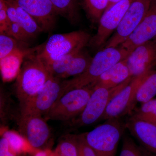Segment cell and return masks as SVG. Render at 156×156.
Wrapping results in <instances>:
<instances>
[{
    "label": "cell",
    "mask_w": 156,
    "mask_h": 156,
    "mask_svg": "<svg viewBox=\"0 0 156 156\" xmlns=\"http://www.w3.org/2000/svg\"><path fill=\"white\" fill-rule=\"evenodd\" d=\"M38 51L26 57L16 78L15 93L20 105L35 95L51 76Z\"/></svg>",
    "instance_id": "6da1fadb"
},
{
    "label": "cell",
    "mask_w": 156,
    "mask_h": 156,
    "mask_svg": "<svg viewBox=\"0 0 156 156\" xmlns=\"http://www.w3.org/2000/svg\"><path fill=\"white\" fill-rule=\"evenodd\" d=\"M130 53L119 46L105 48L92 58L89 67L80 75L66 80L65 93L73 89L87 87L95 82L102 74L123 59Z\"/></svg>",
    "instance_id": "7a4b0ae2"
},
{
    "label": "cell",
    "mask_w": 156,
    "mask_h": 156,
    "mask_svg": "<svg viewBox=\"0 0 156 156\" xmlns=\"http://www.w3.org/2000/svg\"><path fill=\"white\" fill-rule=\"evenodd\" d=\"M91 39L89 34L82 30L55 34L44 43L37 55L48 65L71 53L83 50Z\"/></svg>",
    "instance_id": "3957f363"
},
{
    "label": "cell",
    "mask_w": 156,
    "mask_h": 156,
    "mask_svg": "<svg viewBox=\"0 0 156 156\" xmlns=\"http://www.w3.org/2000/svg\"><path fill=\"white\" fill-rule=\"evenodd\" d=\"M126 122L109 119L92 131L84 133L87 143L97 156H115L119 142L125 134Z\"/></svg>",
    "instance_id": "277c9868"
},
{
    "label": "cell",
    "mask_w": 156,
    "mask_h": 156,
    "mask_svg": "<svg viewBox=\"0 0 156 156\" xmlns=\"http://www.w3.org/2000/svg\"><path fill=\"white\" fill-rule=\"evenodd\" d=\"M94 90L91 84L68 91L56 101L44 118L46 121H72L83 111Z\"/></svg>",
    "instance_id": "5b68a950"
},
{
    "label": "cell",
    "mask_w": 156,
    "mask_h": 156,
    "mask_svg": "<svg viewBox=\"0 0 156 156\" xmlns=\"http://www.w3.org/2000/svg\"><path fill=\"white\" fill-rule=\"evenodd\" d=\"M132 77L117 87L111 89L94 87L86 107L72 122L73 125L81 127L92 125L101 120L111 101L131 81Z\"/></svg>",
    "instance_id": "8992f818"
},
{
    "label": "cell",
    "mask_w": 156,
    "mask_h": 156,
    "mask_svg": "<svg viewBox=\"0 0 156 156\" xmlns=\"http://www.w3.org/2000/svg\"><path fill=\"white\" fill-rule=\"evenodd\" d=\"M66 80L51 75L35 95L20 105V113L45 116L65 93Z\"/></svg>",
    "instance_id": "52a82bcc"
},
{
    "label": "cell",
    "mask_w": 156,
    "mask_h": 156,
    "mask_svg": "<svg viewBox=\"0 0 156 156\" xmlns=\"http://www.w3.org/2000/svg\"><path fill=\"white\" fill-rule=\"evenodd\" d=\"M150 71L132 77L130 83L111 101L101 120L122 118L131 114L137 102V91Z\"/></svg>",
    "instance_id": "ba28073f"
},
{
    "label": "cell",
    "mask_w": 156,
    "mask_h": 156,
    "mask_svg": "<svg viewBox=\"0 0 156 156\" xmlns=\"http://www.w3.org/2000/svg\"><path fill=\"white\" fill-rule=\"evenodd\" d=\"M152 0H134L105 48L119 47L131 34L142 21L150 8Z\"/></svg>",
    "instance_id": "9c48e42d"
},
{
    "label": "cell",
    "mask_w": 156,
    "mask_h": 156,
    "mask_svg": "<svg viewBox=\"0 0 156 156\" xmlns=\"http://www.w3.org/2000/svg\"><path fill=\"white\" fill-rule=\"evenodd\" d=\"M42 116L20 113L18 121L20 134L37 150H44L50 137V130Z\"/></svg>",
    "instance_id": "30bf717a"
},
{
    "label": "cell",
    "mask_w": 156,
    "mask_h": 156,
    "mask_svg": "<svg viewBox=\"0 0 156 156\" xmlns=\"http://www.w3.org/2000/svg\"><path fill=\"white\" fill-rule=\"evenodd\" d=\"M134 0H122L105 11L98 22L97 32L89 44L95 48L104 44L118 28L129 6Z\"/></svg>",
    "instance_id": "8fae6325"
},
{
    "label": "cell",
    "mask_w": 156,
    "mask_h": 156,
    "mask_svg": "<svg viewBox=\"0 0 156 156\" xmlns=\"http://www.w3.org/2000/svg\"><path fill=\"white\" fill-rule=\"evenodd\" d=\"M35 20L43 31L52 30L58 15L50 0H14Z\"/></svg>",
    "instance_id": "7c38bea8"
},
{
    "label": "cell",
    "mask_w": 156,
    "mask_h": 156,
    "mask_svg": "<svg viewBox=\"0 0 156 156\" xmlns=\"http://www.w3.org/2000/svg\"><path fill=\"white\" fill-rule=\"evenodd\" d=\"M126 60L131 77L154 70L156 66V42L152 40L136 47Z\"/></svg>",
    "instance_id": "4fadbf2b"
},
{
    "label": "cell",
    "mask_w": 156,
    "mask_h": 156,
    "mask_svg": "<svg viewBox=\"0 0 156 156\" xmlns=\"http://www.w3.org/2000/svg\"><path fill=\"white\" fill-rule=\"evenodd\" d=\"M156 37V0L136 29L119 46L131 53L136 47Z\"/></svg>",
    "instance_id": "5bb4252c"
},
{
    "label": "cell",
    "mask_w": 156,
    "mask_h": 156,
    "mask_svg": "<svg viewBox=\"0 0 156 156\" xmlns=\"http://www.w3.org/2000/svg\"><path fill=\"white\" fill-rule=\"evenodd\" d=\"M126 129L138 144L156 156V126L130 115L126 121Z\"/></svg>",
    "instance_id": "9a60e30c"
},
{
    "label": "cell",
    "mask_w": 156,
    "mask_h": 156,
    "mask_svg": "<svg viewBox=\"0 0 156 156\" xmlns=\"http://www.w3.org/2000/svg\"><path fill=\"white\" fill-rule=\"evenodd\" d=\"M43 45L33 48L21 47L0 59V70L3 82L8 83L16 79L26 57L38 51Z\"/></svg>",
    "instance_id": "2e32d148"
},
{
    "label": "cell",
    "mask_w": 156,
    "mask_h": 156,
    "mask_svg": "<svg viewBox=\"0 0 156 156\" xmlns=\"http://www.w3.org/2000/svg\"><path fill=\"white\" fill-rule=\"evenodd\" d=\"M131 77L126 58L102 74L92 85L95 88L111 89L119 86Z\"/></svg>",
    "instance_id": "e0dca14e"
},
{
    "label": "cell",
    "mask_w": 156,
    "mask_h": 156,
    "mask_svg": "<svg viewBox=\"0 0 156 156\" xmlns=\"http://www.w3.org/2000/svg\"><path fill=\"white\" fill-rule=\"evenodd\" d=\"M2 136L7 139L11 149L19 156L27 154L33 155L39 151L33 147L21 134L14 131H5Z\"/></svg>",
    "instance_id": "ac0fdd59"
},
{
    "label": "cell",
    "mask_w": 156,
    "mask_h": 156,
    "mask_svg": "<svg viewBox=\"0 0 156 156\" xmlns=\"http://www.w3.org/2000/svg\"><path fill=\"white\" fill-rule=\"evenodd\" d=\"M58 15H61L72 24L79 19L78 0H50Z\"/></svg>",
    "instance_id": "d6986e66"
},
{
    "label": "cell",
    "mask_w": 156,
    "mask_h": 156,
    "mask_svg": "<svg viewBox=\"0 0 156 156\" xmlns=\"http://www.w3.org/2000/svg\"><path fill=\"white\" fill-rule=\"evenodd\" d=\"M156 95V71L153 70L139 87L136 94V101L140 103H145L153 99Z\"/></svg>",
    "instance_id": "ffe728a7"
},
{
    "label": "cell",
    "mask_w": 156,
    "mask_h": 156,
    "mask_svg": "<svg viewBox=\"0 0 156 156\" xmlns=\"http://www.w3.org/2000/svg\"><path fill=\"white\" fill-rule=\"evenodd\" d=\"M15 2V1H14ZM16 4L18 17V23L21 26L32 39L43 31L34 19L24 11L23 9Z\"/></svg>",
    "instance_id": "44dd1931"
},
{
    "label": "cell",
    "mask_w": 156,
    "mask_h": 156,
    "mask_svg": "<svg viewBox=\"0 0 156 156\" xmlns=\"http://www.w3.org/2000/svg\"><path fill=\"white\" fill-rule=\"evenodd\" d=\"M109 0H82L84 9L89 19L93 23H98L106 10Z\"/></svg>",
    "instance_id": "7402d4cb"
},
{
    "label": "cell",
    "mask_w": 156,
    "mask_h": 156,
    "mask_svg": "<svg viewBox=\"0 0 156 156\" xmlns=\"http://www.w3.org/2000/svg\"><path fill=\"white\" fill-rule=\"evenodd\" d=\"M122 150L119 156H154L145 149L137 144L128 134H124Z\"/></svg>",
    "instance_id": "603a6c76"
},
{
    "label": "cell",
    "mask_w": 156,
    "mask_h": 156,
    "mask_svg": "<svg viewBox=\"0 0 156 156\" xmlns=\"http://www.w3.org/2000/svg\"><path fill=\"white\" fill-rule=\"evenodd\" d=\"M59 156H78L75 135H68L60 140L55 149Z\"/></svg>",
    "instance_id": "cb8c5ba5"
},
{
    "label": "cell",
    "mask_w": 156,
    "mask_h": 156,
    "mask_svg": "<svg viewBox=\"0 0 156 156\" xmlns=\"http://www.w3.org/2000/svg\"><path fill=\"white\" fill-rule=\"evenodd\" d=\"M21 43L23 42L18 41L14 38L6 34H1L0 59L8 56L18 48L23 47L20 45V44Z\"/></svg>",
    "instance_id": "d4e9b609"
},
{
    "label": "cell",
    "mask_w": 156,
    "mask_h": 156,
    "mask_svg": "<svg viewBox=\"0 0 156 156\" xmlns=\"http://www.w3.org/2000/svg\"><path fill=\"white\" fill-rule=\"evenodd\" d=\"M7 34L23 43H27L32 39L18 23H11Z\"/></svg>",
    "instance_id": "484cf974"
},
{
    "label": "cell",
    "mask_w": 156,
    "mask_h": 156,
    "mask_svg": "<svg viewBox=\"0 0 156 156\" xmlns=\"http://www.w3.org/2000/svg\"><path fill=\"white\" fill-rule=\"evenodd\" d=\"M75 135L78 151L82 156H97L95 151L87 143L84 133Z\"/></svg>",
    "instance_id": "4316f807"
},
{
    "label": "cell",
    "mask_w": 156,
    "mask_h": 156,
    "mask_svg": "<svg viewBox=\"0 0 156 156\" xmlns=\"http://www.w3.org/2000/svg\"><path fill=\"white\" fill-rule=\"evenodd\" d=\"M131 115L138 119L156 126V102H154L151 105L146 112L139 113L134 112Z\"/></svg>",
    "instance_id": "83f0119b"
},
{
    "label": "cell",
    "mask_w": 156,
    "mask_h": 156,
    "mask_svg": "<svg viewBox=\"0 0 156 156\" xmlns=\"http://www.w3.org/2000/svg\"><path fill=\"white\" fill-rule=\"evenodd\" d=\"M11 24L7 14L5 1L0 0V33L7 34Z\"/></svg>",
    "instance_id": "f1b7e54d"
},
{
    "label": "cell",
    "mask_w": 156,
    "mask_h": 156,
    "mask_svg": "<svg viewBox=\"0 0 156 156\" xmlns=\"http://www.w3.org/2000/svg\"><path fill=\"white\" fill-rule=\"evenodd\" d=\"M0 156H19L11 149L8 140L4 136L0 140Z\"/></svg>",
    "instance_id": "f546056e"
},
{
    "label": "cell",
    "mask_w": 156,
    "mask_h": 156,
    "mask_svg": "<svg viewBox=\"0 0 156 156\" xmlns=\"http://www.w3.org/2000/svg\"><path fill=\"white\" fill-rule=\"evenodd\" d=\"M52 151L49 148L37 151L33 156H50Z\"/></svg>",
    "instance_id": "4dcf8cb0"
},
{
    "label": "cell",
    "mask_w": 156,
    "mask_h": 156,
    "mask_svg": "<svg viewBox=\"0 0 156 156\" xmlns=\"http://www.w3.org/2000/svg\"><path fill=\"white\" fill-rule=\"evenodd\" d=\"M121 1H122V0H109L108 5L105 11L109 9L112 6L114 5L115 4H116V3L119 2Z\"/></svg>",
    "instance_id": "1f68e13d"
},
{
    "label": "cell",
    "mask_w": 156,
    "mask_h": 156,
    "mask_svg": "<svg viewBox=\"0 0 156 156\" xmlns=\"http://www.w3.org/2000/svg\"><path fill=\"white\" fill-rule=\"evenodd\" d=\"M50 156H59L58 154L56 153L55 151H52V153L50 154Z\"/></svg>",
    "instance_id": "d6a6232c"
},
{
    "label": "cell",
    "mask_w": 156,
    "mask_h": 156,
    "mask_svg": "<svg viewBox=\"0 0 156 156\" xmlns=\"http://www.w3.org/2000/svg\"><path fill=\"white\" fill-rule=\"evenodd\" d=\"M78 156H82V155L79 152V151H78Z\"/></svg>",
    "instance_id": "836d02e7"
},
{
    "label": "cell",
    "mask_w": 156,
    "mask_h": 156,
    "mask_svg": "<svg viewBox=\"0 0 156 156\" xmlns=\"http://www.w3.org/2000/svg\"><path fill=\"white\" fill-rule=\"evenodd\" d=\"M154 41H155L156 42V37L154 39Z\"/></svg>",
    "instance_id": "e575fe53"
},
{
    "label": "cell",
    "mask_w": 156,
    "mask_h": 156,
    "mask_svg": "<svg viewBox=\"0 0 156 156\" xmlns=\"http://www.w3.org/2000/svg\"><path fill=\"white\" fill-rule=\"evenodd\" d=\"M23 156H26V155H23Z\"/></svg>",
    "instance_id": "d590c367"
},
{
    "label": "cell",
    "mask_w": 156,
    "mask_h": 156,
    "mask_svg": "<svg viewBox=\"0 0 156 156\" xmlns=\"http://www.w3.org/2000/svg\"><path fill=\"white\" fill-rule=\"evenodd\" d=\"M6 1H12V0H6Z\"/></svg>",
    "instance_id": "8d00e7d4"
}]
</instances>
